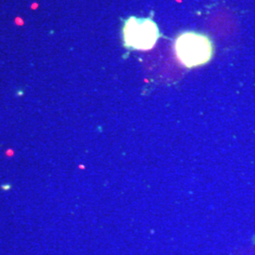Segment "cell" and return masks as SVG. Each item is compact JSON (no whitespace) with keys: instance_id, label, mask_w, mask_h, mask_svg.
<instances>
[{"instance_id":"obj_2","label":"cell","mask_w":255,"mask_h":255,"mask_svg":"<svg viewBox=\"0 0 255 255\" xmlns=\"http://www.w3.org/2000/svg\"><path fill=\"white\" fill-rule=\"evenodd\" d=\"M124 46L130 50H150L160 38V29L151 17L129 16L122 28Z\"/></svg>"},{"instance_id":"obj_1","label":"cell","mask_w":255,"mask_h":255,"mask_svg":"<svg viewBox=\"0 0 255 255\" xmlns=\"http://www.w3.org/2000/svg\"><path fill=\"white\" fill-rule=\"evenodd\" d=\"M214 43L207 34L186 30L179 34L174 43L176 57L187 68L208 64L214 56Z\"/></svg>"}]
</instances>
